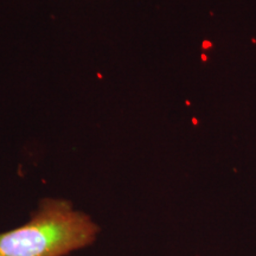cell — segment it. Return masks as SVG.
Wrapping results in <instances>:
<instances>
[{"label": "cell", "instance_id": "1", "mask_svg": "<svg viewBox=\"0 0 256 256\" xmlns=\"http://www.w3.org/2000/svg\"><path fill=\"white\" fill-rule=\"evenodd\" d=\"M98 232L69 200L44 198L28 223L0 234V256H66L90 246Z\"/></svg>", "mask_w": 256, "mask_h": 256}]
</instances>
